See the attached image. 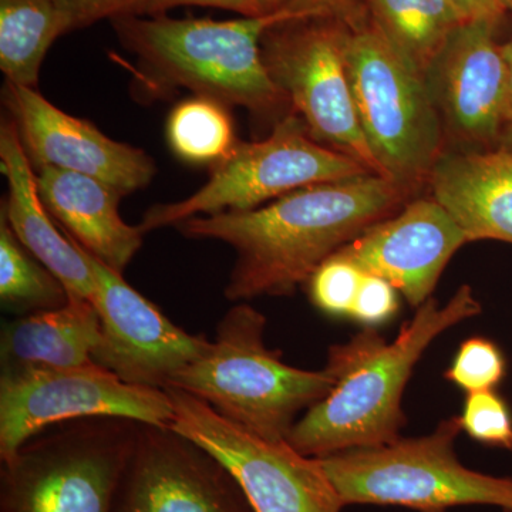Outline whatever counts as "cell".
Instances as JSON below:
<instances>
[{
    "instance_id": "11",
    "label": "cell",
    "mask_w": 512,
    "mask_h": 512,
    "mask_svg": "<svg viewBox=\"0 0 512 512\" xmlns=\"http://www.w3.org/2000/svg\"><path fill=\"white\" fill-rule=\"evenodd\" d=\"M164 390L174 407L171 427L220 458L255 512H340L345 507L318 458L303 456L286 440L242 429L190 393Z\"/></svg>"
},
{
    "instance_id": "17",
    "label": "cell",
    "mask_w": 512,
    "mask_h": 512,
    "mask_svg": "<svg viewBox=\"0 0 512 512\" xmlns=\"http://www.w3.org/2000/svg\"><path fill=\"white\" fill-rule=\"evenodd\" d=\"M0 167L8 181L2 215L19 241L55 274L70 299L92 302L96 279L73 238L60 232L37 191L33 170L15 123L6 117L0 126Z\"/></svg>"
},
{
    "instance_id": "25",
    "label": "cell",
    "mask_w": 512,
    "mask_h": 512,
    "mask_svg": "<svg viewBox=\"0 0 512 512\" xmlns=\"http://www.w3.org/2000/svg\"><path fill=\"white\" fill-rule=\"evenodd\" d=\"M365 272L340 252L330 255L306 281L312 305L325 315L350 318Z\"/></svg>"
},
{
    "instance_id": "30",
    "label": "cell",
    "mask_w": 512,
    "mask_h": 512,
    "mask_svg": "<svg viewBox=\"0 0 512 512\" xmlns=\"http://www.w3.org/2000/svg\"><path fill=\"white\" fill-rule=\"evenodd\" d=\"M357 0H289L286 10L298 19H336L355 22L353 10Z\"/></svg>"
},
{
    "instance_id": "8",
    "label": "cell",
    "mask_w": 512,
    "mask_h": 512,
    "mask_svg": "<svg viewBox=\"0 0 512 512\" xmlns=\"http://www.w3.org/2000/svg\"><path fill=\"white\" fill-rule=\"evenodd\" d=\"M369 173L355 158L318 143L293 111L264 140L239 141L234 153L211 167L207 183L190 197L148 208L140 228L148 234L200 215L255 210L299 188Z\"/></svg>"
},
{
    "instance_id": "26",
    "label": "cell",
    "mask_w": 512,
    "mask_h": 512,
    "mask_svg": "<svg viewBox=\"0 0 512 512\" xmlns=\"http://www.w3.org/2000/svg\"><path fill=\"white\" fill-rule=\"evenodd\" d=\"M507 373V359L493 340L474 336L464 340L444 377L464 392L494 390Z\"/></svg>"
},
{
    "instance_id": "33",
    "label": "cell",
    "mask_w": 512,
    "mask_h": 512,
    "mask_svg": "<svg viewBox=\"0 0 512 512\" xmlns=\"http://www.w3.org/2000/svg\"><path fill=\"white\" fill-rule=\"evenodd\" d=\"M500 137H503V150L512 151V64H510V82H508L507 109L503 128H501Z\"/></svg>"
},
{
    "instance_id": "6",
    "label": "cell",
    "mask_w": 512,
    "mask_h": 512,
    "mask_svg": "<svg viewBox=\"0 0 512 512\" xmlns=\"http://www.w3.org/2000/svg\"><path fill=\"white\" fill-rule=\"evenodd\" d=\"M140 423L83 417L47 427L0 471V512H113Z\"/></svg>"
},
{
    "instance_id": "4",
    "label": "cell",
    "mask_w": 512,
    "mask_h": 512,
    "mask_svg": "<svg viewBox=\"0 0 512 512\" xmlns=\"http://www.w3.org/2000/svg\"><path fill=\"white\" fill-rule=\"evenodd\" d=\"M266 318L249 303L232 306L217 326L210 350L185 367L168 387L183 390L242 429L286 440L299 414L330 392L329 370L286 365L266 348Z\"/></svg>"
},
{
    "instance_id": "12",
    "label": "cell",
    "mask_w": 512,
    "mask_h": 512,
    "mask_svg": "<svg viewBox=\"0 0 512 512\" xmlns=\"http://www.w3.org/2000/svg\"><path fill=\"white\" fill-rule=\"evenodd\" d=\"M77 247L96 279L93 305L99 313L101 338L92 355L94 363L124 382L165 389L181 370L210 350L207 336L185 332L128 285L123 275L82 245Z\"/></svg>"
},
{
    "instance_id": "18",
    "label": "cell",
    "mask_w": 512,
    "mask_h": 512,
    "mask_svg": "<svg viewBox=\"0 0 512 512\" xmlns=\"http://www.w3.org/2000/svg\"><path fill=\"white\" fill-rule=\"evenodd\" d=\"M36 181L40 200L62 231L123 275L146 235L140 225L127 224L121 218L124 195L97 178L55 167L37 171Z\"/></svg>"
},
{
    "instance_id": "23",
    "label": "cell",
    "mask_w": 512,
    "mask_h": 512,
    "mask_svg": "<svg viewBox=\"0 0 512 512\" xmlns=\"http://www.w3.org/2000/svg\"><path fill=\"white\" fill-rule=\"evenodd\" d=\"M165 137L175 157L211 167L231 156L239 144L229 107L202 96L185 99L171 110Z\"/></svg>"
},
{
    "instance_id": "9",
    "label": "cell",
    "mask_w": 512,
    "mask_h": 512,
    "mask_svg": "<svg viewBox=\"0 0 512 512\" xmlns=\"http://www.w3.org/2000/svg\"><path fill=\"white\" fill-rule=\"evenodd\" d=\"M328 20L292 19L266 30L261 42L266 70L318 143L386 177L357 117L346 69V30Z\"/></svg>"
},
{
    "instance_id": "35",
    "label": "cell",
    "mask_w": 512,
    "mask_h": 512,
    "mask_svg": "<svg viewBox=\"0 0 512 512\" xmlns=\"http://www.w3.org/2000/svg\"><path fill=\"white\" fill-rule=\"evenodd\" d=\"M501 52H503V56L505 60H507L508 64H512V40L511 42L505 43V45L501 46Z\"/></svg>"
},
{
    "instance_id": "16",
    "label": "cell",
    "mask_w": 512,
    "mask_h": 512,
    "mask_svg": "<svg viewBox=\"0 0 512 512\" xmlns=\"http://www.w3.org/2000/svg\"><path fill=\"white\" fill-rule=\"evenodd\" d=\"M467 242L463 229L431 197L404 205L339 252L366 274L386 279L417 309L431 298L448 262Z\"/></svg>"
},
{
    "instance_id": "21",
    "label": "cell",
    "mask_w": 512,
    "mask_h": 512,
    "mask_svg": "<svg viewBox=\"0 0 512 512\" xmlns=\"http://www.w3.org/2000/svg\"><path fill=\"white\" fill-rule=\"evenodd\" d=\"M373 25L394 52L424 77L463 19L447 0H366Z\"/></svg>"
},
{
    "instance_id": "20",
    "label": "cell",
    "mask_w": 512,
    "mask_h": 512,
    "mask_svg": "<svg viewBox=\"0 0 512 512\" xmlns=\"http://www.w3.org/2000/svg\"><path fill=\"white\" fill-rule=\"evenodd\" d=\"M100 338L93 303L70 299L62 308L19 316L3 326L2 370L87 365Z\"/></svg>"
},
{
    "instance_id": "3",
    "label": "cell",
    "mask_w": 512,
    "mask_h": 512,
    "mask_svg": "<svg viewBox=\"0 0 512 512\" xmlns=\"http://www.w3.org/2000/svg\"><path fill=\"white\" fill-rule=\"evenodd\" d=\"M298 19L289 10L237 20L123 16L110 20L120 45L136 57L141 96L165 97L175 89L208 97L281 121L291 101L269 76L261 42L276 23Z\"/></svg>"
},
{
    "instance_id": "19",
    "label": "cell",
    "mask_w": 512,
    "mask_h": 512,
    "mask_svg": "<svg viewBox=\"0 0 512 512\" xmlns=\"http://www.w3.org/2000/svg\"><path fill=\"white\" fill-rule=\"evenodd\" d=\"M433 198L471 241L512 244V151L443 153L429 177Z\"/></svg>"
},
{
    "instance_id": "34",
    "label": "cell",
    "mask_w": 512,
    "mask_h": 512,
    "mask_svg": "<svg viewBox=\"0 0 512 512\" xmlns=\"http://www.w3.org/2000/svg\"><path fill=\"white\" fill-rule=\"evenodd\" d=\"M262 15H272V13L281 12L288 5L289 0H256Z\"/></svg>"
},
{
    "instance_id": "5",
    "label": "cell",
    "mask_w": 512,
    "mask_h": 512,
    "mask_svg": "<svg viewBox=\"0 0 512 512\" xmlns=\"http://www.w3.org/2000/svg\"><path fill=\"white\" fill-rule=\"evenodd\" d=\"M460 417L440 421L430 434L382 446L319 457L343 505H397L446 512L460 505H493L512 512V480L488 476L460 463L454 443Z\"/></svg>"
},
{
    "instance_id": "36",
    "label": "cell",
    "mask_w": 512,
    "mask_h": 512,
    "mask_svg": "<svg viewBox=\"0 0 512 512\" xmlns=\"http://www.w3.org/2000/svg\"><path fill=\"white\" fill-rule=\"evenodd\" d=\"M504 10H512V0H501Z\"/></svg>"
},
{
    "instance_id": "28",
    "label": "cell",
    "mask_w": 512,
    "mask_h": 512,
    "mask_svg": "<svg viewBox=\"0 0 512 512\" xmlns=\"http://www.w3.org/2000/svg\"><path fill=\"white\" fill-rule=\"evenodd\" d=\"M67 33L89 28L104 19L147 16L151 0H53Z\"/></svg>"
},
{
    "instance_id": "1",
    "label": "cell",
    "mask_w": 512,
    "mask_h": 512,
    "mask_svg": "<svg viewBox=\"0 0 512 512\" xmlns=\"http://www.w3.org/2000/svg\"><path fill=\"white\" fill-rule=\"evenodd\" d=\"M410 195L396 181L369 173L299 188L255 210L188 218L174 228L185 238L235 249L228 301L292 296L325 259L397 214Z\"/></svg>"
},
{
    "instance_id": "32",
    "label": "cell",
    "mask_w": 512,
    "mask_h": 512,
    "mask_svg": "<svg viewBox=\"0 0 512 512\" xmlns=\"http://www.w3.org/2000/svg\"><path fill=\"white\" fill-rule=\"evenodd\" d=\"M463 19V22L473 20H495L497 22L504 12L501 0H447Z\"/></svg>"
},
{
    "instance_id": "15",
    "label": "cell",
    "mask_w": 512,
    "mask_h": 512,
    "mask_svg": "<svg viewBox=\"0 0 512 512\" xmlns=\"http://www.w3.org/2000/svg\"><path fill=\"white\" fill-rule=\"evenodd\" d=\"M495 20L458 26L424 73L441 123L456 140H498L507 109L510 64L494 40Z\"/></svg>"
},
{
    "instance_id": "7",
    "label": "cell",
    "mask_w": 512,
    "mask_h": 512,
    "mask_svg": "<svg viewBox=\"0 0 512 512\" xmlns=\"http://www.w3.org/2000/svg\"><path fill=\"white\" fill-rule=\"evenodd\" d=\"M345 60L357 117L384 175L410 192L443 156V123L423 76L375 25L346 30Z\"/></svg>"
},
{
    "instance_id": "22",
    "label": "cell",
    "mask_w": 512,
    "mask_h": 512,
    "mask_svg": "<svg viewBox=\"0 0 512 512\" xmlns=\"http://www.w3.org/2000/svg\"><path fill=\"white\" fill-rule=\"evenodd\" d=\"M66 33L53 0H0V70L6 82L37 89L47 52Z\"/></svg>"
},
{
    "instance_id": "29",
    "label": "cell",
    "mask_w": 512,
    "mask_h": 512,
    "mask_svg": "<svg viewBox=\"0 0 512 512\" xmlns=\"http://www.w3.org/2000/svg\"><path fill=\"white\" fill-rule=\"evenodd\" d=\"M399 311V292L380 276H363L350 319L365 328H377L393 319Z\"/></svg>"
},
{
    "instance_id": "13",
    "label": "cell",
    "mask_w": 512,
    "mask_h": 512,
    "mask_svg": "<svg viewBox=\"0 0 512 512\" xmlns=\"http://www.w3.org/2000/svg\"><path fill=\"white\" fill-rule=\"evenodd\" d=\"M113 512H255L237 478L171 426L140 423Z\"/></svg>"
},
{
    "instance_id": "10",
    "label": "cell",
    "mask_w": 512,
    "mask_h": 512,
    "mask_svg": "<svg viewBox=\"0 0 512 512\" xmlns=\"http://www.w3.org/2000/svg\"><path fill=\"white\" fill-rule=\"evenodd\" d=\"M100 416L171 426L174 407L164 389L124 382L94 362L2 370L0 460H9L47 427Z\"/></svg>"
},
{
    "instance_id": "24",
    "label": "cell",
    "mask_w": 512,
    "mask_h": 512,
    "mask_svg": "<svg viewBox=\"0 0 512 512\" xmlns=\"http://www.w3.org/2000/svg\"><path fill=\"white\" fill-rule=\"evenodd\" d=\"M0 301L19 316L62 308L70 301L60 279L19 241L0 214Z\"/></svg>"
},
{
    "instance_id": "31",
    "label": "cell",
    "mask_w": 512,
    "mask_h": 512,
    "mask_svg": "<svg viewBox=\"0 0 512 512\" xmlns=\"http://www.w3.org/2000/svg\"><path fill=\"white\" fill-rule=\"evenodd\" d=\"M180 6L229 10V12L239 13L244 18L264 16L256 0H151L147 16L164 15L167 10L180 8Z\"/></svg>"
},
{
    "instance_id": "14",
    "label": "cell",
    "mask_w": 512,
    "mask_h": 512,
    "mask_svg": "<svg viewBox=\"0 0 512 512\" xmlns=\"http://www.w3.org/2000/svg\"><path fill=\"white\" fill-rule=\"evenodd\" d=\"M3 101L36 173L55 167L89 175L123 195L143 190L156 177V161L146 151L57 109L37 89L6 82Z\"/></svg>"
},
{
    "instance_id": "2",
    "label": "cell",
    "mask_w": 512,
    "mask_h": 512,
    "mask_svg": "<svg viewBox=\"0 0 512 512\" xmlns=\"http://www.w3.org/2000/svg\"><path fill=\"white\" fill-rule=\"evenodd\" d=\"M481 309L471 286L461 285L444 305L427 299L392 342L365 328L330 346L325 369L332 389L296 421L286 441L303 456L319 458L400 439L402 399L414 366L441 333Z\"/></svg>"
},
{
    "instance_id": "27",
    "label": "cell",
    "mask_w": 512,
    "mask_h": 512,
    "mask_svg": "<svg viewBox=\"0 0 512 512\" xmlns=\"http://www.w3.org/2000/svg\"><path fill=\"white\" fill-rule=\"evenodd\" d=\"M461 430L485 446L512 450V412L495 390L468 393L460 416Z\"/></svg>"
}]
</instances>
